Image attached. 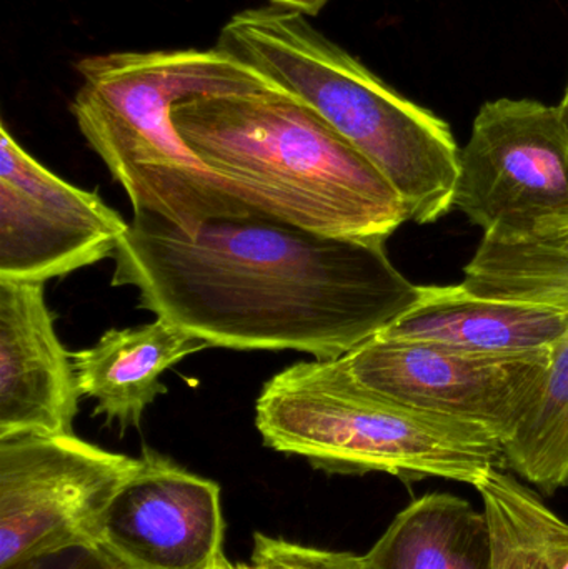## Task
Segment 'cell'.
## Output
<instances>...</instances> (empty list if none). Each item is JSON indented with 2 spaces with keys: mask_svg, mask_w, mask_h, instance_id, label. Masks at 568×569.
<instances>
[{
  "mask_svg": "<svg viewBox=\"0 0 568 569\" xmlns=\"http://www.w3.org/2000/svg\"><path fill=\"white\" fill-rule=\"evenodd\" d=\"M113 287L209 347L346 357L419 298L386 243L320 236L267 216L213 220L189 237L133 213Z\"/></svg>",
  "mask_w": 568,
  "mask_h": 569,
  "instance_id": "6da1fadb",
  "label": "cell"
},
{
  "mask_svg": "<svg viewBox=\"0 0 568 569\" xmlns=\"http://www.w3.org/2000/svg\"><path fill=\"white\" fill-rule=\"evenodd\" d=\"M172 119L189 149L262 216L376 243L410 222L389 180L287 90L192 97Z\"/></svg>",
  "mask_w": 568,
  "mask_h": 569,
  "instance_id": "7a4b0ae2",
  "label": "cell"
},
{
  "mask_svg": "<svg viewBox=\"0 0 568 569\" xmlns=\"http://www.w3.org/2000/svg\"><path fill=\"white\" fill-rule=\"evenodd\" d=\"M73 119L126 190L133 213L162 217L189 237L213 220L262 216L183 142L172 110L199 96L280 89L226 50L110 52L77 63Z\"/></svg>",
  "mask_w": 568,
  "mask_h": 569,
  "instance_id": "3957f363",
  "label": "cell"
},
{
  "mask_svg": "<svg viewBox=\"0 0 568 569\" xmlns=\"http://www.w3.org/2000/svg\"><path fill=\"white\" fill-rule=\"evenodd\" d=\"M216 47L302 99L399 192L410 222L454 210L460 147L446 120L387 86L297 10L269 3L227 20Z\"/></svg>",
  "mask_w": 568,
  "mask_h": 569,
  "instance_id": "277c9868",
  "label": "cell"
},
{
  "mask_svg": "<svg viewBox=\"0 0 568 569\" xmlns=\"http://www.w3.org/2000/svg\"><path fill=\"white\" fill-rule=\"evenodd\" d=\"M266 447L330 475L387 473L476 485L506 467L496 431L412 407L360 381L336 360L299 361L273 375L256 403Z\"/></svg>",
  "mask_w": 568,
  "mask_h": 569,
  "instance_id": "5b68a950",
  "label": "cell"
},
{
  "mask_svg": "<svg viewBox=\"0 0 568 569\" xmlns=\"http://www.w3.org/2000/svg\"><path fill=\"white\" fill-rule=\"evenodd\" d=\"M454 210L497 240L568 226V132L557 106L497 99L480 107L460 149Z\"/></svg>",
  "mask_w": 568,
  "mask_h": 569,
  "instance_id": "8992f818",
  "label": "cell"
},
{
  "mask_svg": "<svg viewBox=\"0 0 568 569\" xmlns=\"http://www.w3.org/2000/svg\"><path fill=\"white\" fill-rule=\"evenodd\" d=\"M139 465L73 433L0 438V569L96 548L110 501Z\"/></svg>",
  "mask_w": 568,
  "mask_h": 569,
  "instance_id": "52a82bcc",
  "label": "cell"
},
{
  "mask_svg": "<svg viewBox=\"0 0 568 569\" xmlns=\"http://www.w3.org/2000/svg\"><path fill=\"white\" fill-rule=\"evenodd\" d=\"M363 383L412 407L496 431L504 443L539 400L552 355L490 357L379 333L346 355Z\"/></svg>",
  "mask_w": 568,
  "mask_h": 569,
  "instance_id": "ba28073f",
  "label": "cell"
},
{
  "mask_svg": "<svg viewBox=\"0 0 568 569\" xmlns=\"http://www.w3.org/2000/svg\"><path fill=\"white\" fill-rule=\"evenodd\" d=\"M130 223L0 126V279L43 282L113 257Z\"/></svg>",
  "mask_w": 568,
  "mask_h": 569,
  "instance_id": "9c48e42d",
  "label": "cell"
},
{
  "mask_svg": "<svg viewBox=\"0 0 568 569\" xmlns=\"http://www.w3.org/2000/svg\"><path fill=\"white\" fill-rule=\"evenodd\" d=\"M136 473L110 501L97 550L116 569H212L226 520L216 481L142 448Z\"/></svg>",
  "mask_w": 568,
  "mask_h": 569,
  "instance_id": "30bf717a",
  "label": "cell"
},
{
  "mask_svg": "<svg viewBox=\"0 0 568 569\" xmlns=\"http://www.w3.org/2000/svg\"><path fill=\"white\" fill-rule=\"evenodd\" d=\"M80 397L43 282L0 279V438L72 433Z\"/></svg>",
  "mask_w": 568,
  "mask_h": 569,
  "instance_id": "8fae6325",
  "label": "cell"
},
{
  "mask_svg": "<svg viewBox=\"0 0 568 569\" xmlns=\"http://www.w3.org/2000/svg\"><path fill=\"white\" fill-rule=\"evenodd\" d=\"M568 333V307L477 293L462 282L419 284V298L386 337L490 357H546Z\"/></svg>",
  "mask_w": 568,
  "mask_h": 569,
  "instance_id": "7c38bea8",
  "label": "cell"
},
{
  "mask_svg": "<svg viewBox=\"0 0 568 569\" xmlns=\"http://www.w3.org/2000/svg\"><path fill=\"white\" fill-rule=\"evenodd\" d=\"M209 345L163 318L139 327L110 328L93 347L73 351L80 395L97 401L93 417L140 427L143 411L166 393L162 375Z\"/></svg>",
  "mask_w": 568,
  "mask_h": 569,
  "instance_id": "4fadbf2b",
  "label": "cell"
},
{
  "mask_svg": "<svg viewBox=\"0 0 568 569\" xmlns=\"http://www.w3.org/2000/svg\"><path fill=\"white\" fill-rule=\"evenodd\" d=\"M362 569H492L486 515L456 495H423L393 518Z\"/></svg>",
  "mask_w": 568,
  "mask_h": 569,
  "instance_id": "5bb4252c",
  "label": "cell"
},
{
  "mask_svg": "<svg viewBox=\"0 0 568 569\" xmlns=\"http://www.w3.org/2000/svg\"><path fill=\"white\" fill-rule=\"evenodd\" d=\"M492 569H568V523L519 478L492 468L476 485Z\"/></svg>",
  "mask_w": 568,
  "mask_h": 569,
  "instance_id": "9a60e30c",
  "label": "cell"
},
{
  "mask_svg": "<svg viewBox=\"0 0 568 569\" xmlns=\"http://www.w3.org/2000/svg\"><path fill=\"white\" fill-rule=\"evenodd\" d=\"M504 451L506 467L544 493L568 488V333L554 350L539 400Z\"/></svg>",
  "mask_w": 568,
  "mask_h": 569,
  "instance_id": "2e32d148",
  "label": "cell"
},
{
  "mask_svg": "<svg viewBox=\"0 0 568 569\" xmlns=\"http://www.w3.org/2000/svg\"><path fill=\"white\" fill-rule=\"evenodd\" d=\"M253 569H362V557L253 535Z\"/></svg>",
  "mask_w": 568,
  "mask_h": 569,
  "instance_id": "e0dca14e",
  "label": "cell"
},
{
  "mask_svg": "<svg viewBox=\"0 0 568 569\" xmlns=\"http://www.w3.org/2000/svg\"><path fill=\"white\" fill-rule=\"evenodd\" d=\"M9 569H116L97 548H69L22 561Z\"/></svg>",
  "mask_w": 568,
  "mask_h": 569,
  "instance_id": "ac0fdd59",
  "label": "cell"
},
{
  "mask_svg": "<svg viewBox=\"0 0 568 569\" xmlns=\"http://www.w3.org/2000/svg\"><path fill=\"white\" fill-rule=\"evenodd\" d=\"M330 0H270L273 6L286 7V9L297 10L307 17L319 16L320 10L329 3Z\"/></svg>",
  "mask_w": 568,
  "mask_h": 569,
  "instance_id": "d6986e66",
  "label": "cell"
},
{
  "mask_svg": "<svg viewBox=\"0 0 568 569\" xmlns=\"http://www.w3.org/2000/svg\"><path fill=\"white\" fill-rule=\"evenodd\" d=\"M526 240H532V242L540 243V246L552 247V249L568 250V226Z\"/></svg>",
  "mask_w": 568,
  "mask_h": 569,
  "instance_id": "ffe728a7",
  "label": "cell"
},
{
  "mask_svg": "<svg viewBox=\"0 0 568 569\" xmlns=\"http://www.w3.org/2000/svg\"><path fill=\"white\" fill-rule=\"evenodd\" d=\"M557 109H559L560 119H562L564 126H566L568 132V83L566 87V92H564L562 100L557 103Z\"/></svg>",
  "mask_w": 568,
  "mask_h": 569,
  "instance_id": "44dd1931",
  "label": "cell"
},
{
  "mask_svg": "<svg viewBox=\"0 0 568 569\" xmlns=\"http://www.w3.org/2000/svg\"><path fill=\"white\" fill-rule=\"evenodd\" d=\"M232 565L233 563H230V561L227 560V557H222L219 561H217L216 567L212 569H232Z\"/></svg>",
  "mask_w": 568,
  "mask_h": 569,
  "instance_id": "7402d4cb",
  "label": "cell"
},
{
  "mask_svg": "<svg viewBox=\"0 0 568 569\" xmlns=\"http://www.w3.org/2000/svg\"><path fill=\"white\" fill-rule=\"evenodd\" d=\"M232 569H253L252 565L239 563L232 565Z\"/></svg>",
  "mask_w": 568,
  "mask_h": 569,
  "instance_id": "603a6c76",
  "label": "cell"
}]
</instances>
